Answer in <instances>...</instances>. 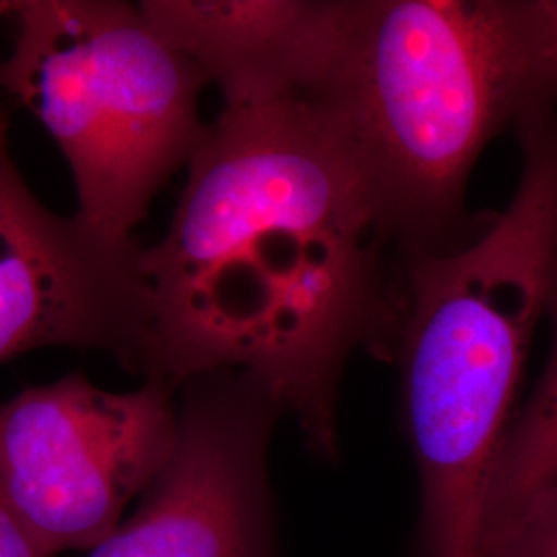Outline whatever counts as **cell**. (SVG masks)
<instances>
[{
	"instance_id": "cell-1",
	"label": "cell",
	"mask_w": 557,
	"mask_h": 557,
	"mask_svg": "<svg viewBox=\"0 0 557 557\" xmlns=\"http://www.w3.org/2000/svg\"><path fill=\"white\" fill-rule=\"evenodd\" d=\"M165 236L143 248L145 382L250 374L306 448L338 458L349 358L393 361L405 257L358 151L312 98L223 106Z\"/></svg>"
},
{
	"instance_id": "cell-2",
	"label": "cell",
	"mask_w": 557,
	"mask_h": 557,
	"mask_svg": "<svg viewBox=\"0 0 557 557\" xmlns=\"http://www.w3.org/2000/svg\"><path fill=\"white\" fill-rule=\"evenodd\" d=\"M358 151L403 257L448 252L483 149L557 114V0H347L308 96Z\"/></svg>"
},
{
	"instance_id": "cell-3",
	"label": "cell",
	"mask_w": 557,
	"mask_h": 557,
	"mask_svg": "<svg viewBox=\"0 0 557 557\" xmlns=\"http://www.w3.org/2000/svg\"><path fill=\"white\" fill-rule=\"evenodd\" d=\"M508 207L467 244L405 257L393 361L413 453V557H478L490 479L557 262V114L517 131Z\"/></svg>"
},
{
	"instance_id": "cell-4",
	"label": "cell",
	"mask_w": 557,
	"mask_h": 557,
	"mask_svg": "<svg viewBox=\"0 0 557 557\" xmlns=\"http://www.w3.org/2000/svg\"><path fill=\"white\" fill-rule=\"evenodd\" d=\"M0 89L40 120L77 186V218L131 238L163 182L188 165L207 79L119 0H27Z\"/></svg>"
},
{
	"instance_id": "cell-5",
	"label": "cell",
	"mask_w": 557,
	"mask_h": 557,
	"mask_svg": "<svg viewBox=\"0 0 557 557\" xmlns=\"http://www.w3.org/2000/svg\"><path fill=\"white\" fill-rule=\"evenodd\" d=\"M178 391L114 393L73 372L0 405V496L41 554L94 549L160 475L176 442Z\"/></svg>"
},
{
	"instance_id": "cell-6",
	"label": "cell",
	"mask_w": 557,
	"mask_h": 557,
	"mask_svg": "<svg viewBox=\"0 0 557 557\" xmlns=\"http://www.w3.org/2000/svg\"><path fill=\"white\" fill-rule=\"evenodd\" d=\"M283 416L250 374L184 382L170 458L133 517L87 557H281L269 448Z\"/></svg>"
},
{
	"instance_id": "cell-7",
	"label": "cell",
	"mask_w": 557,
	"mask_h": 557,
	"mask_svg": "<svg viewBox=\"0 0 557 557\" xmlns=\"http://www.w3.org/2000/svg\"><path fill=\"white\" fill-rule=\"evenodd\" d=\"M143 248L48 211L11 163L0 174V363L32 349H98L143 374Z\"/></svg>"
},
{
	"instance_id": "cell-8",
	"label": "cell",
	"mask_w": 557,
	"mask_h": 557,
	"mask_svg": "<svg viewBox=\"0 0 557 557\" xmlns=\"http://www.w3.org/2000/svg\"><path fill=\"white\" fill-rule=\"evenodd\" d=\"M347 0H145L140 15L215 83L225 106L317 91L333 60Z\"/></svg>"
},
{
	"instance_id": "cell-9",
	"label": "cell",
	"mask_w": 557,
	"mask_h": 557,
	"mask_svg": "<svg viewBox=\"0 0 557 557\" xmlns=\"http://www.w3.org/2000/svg\"><path fill=\"white\" fill-rule=\"evenodd\" d=\"M545 319L552 326L549 356L531 397L518 407L502 440L483 529L515 512L539 490L557 483V262L547 285Z\"/></svg>"
},
{
	"instance_id": "cell-10",
	"label": "cell",
	"mask_w": 557,
	"mask_h": 557,
	"mask_svg": "<svg viewBox=\"0 0 557 557\" xmlns=\"http://www.w3.org/2000/svg\"><path fill=\"white\" fill-rule=\"evenodd\" d=\"M478 557H557V483L485 527Z\"/></svg>"
},
{
	"instance_id": "cell-11",
	"label": "cell",
	"mask_w": 557,
	"mask_h": 557,
	"mask_svg": "<svg viewBox=\"0 0 557 557\" xmlns=\"http://www.w3.org/2000/svg\"><path fill=\"white\" fill-rule=\"evenodd\" d=\"M0 557H46L0 496Z\"/></svg>"
},
{
	"instance_id": "cell-12",
	"label": "cell",
	"mask_w": 557,
	"mask_h": 557,
	"mask_svg": "<svg viewBox=\"0 0 557 557\" xmlns=\"http://www.w3.org/2000/svg\"><path fill=\"white\" fill-rule=\"evenodd\" d=\"M7 126H9V120H7V114L0 110V174L13 163L7 153Z\"/></svg>"
},
{
	"instance_id": "cell-13",
	"label": "cell",
	"mask_w": 557,
	"mask_h": 557,
	"mask_svg": "<svg viewBox=\"0 0 557 557\" xmlns=\"http://www.w3.org/2000/svg\"><path fill=\"white\" fill-rule=\"evenodd\" d=\"M20 9V2H2L0 0V17L2 15H15Z\"/></svg>"
}]
</instances>
